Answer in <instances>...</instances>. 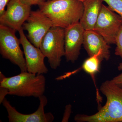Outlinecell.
Here are the masks:
<instances>
[{"label":"cell","mask_w":122,"mask_h":122,"mask_svg":"<svg viewBox=\"0 0 122 122\" xmlns=\"http://www.w3.org/2000/svg\"><path fill=\"white\" fill-rule=\"evenodd\" d=\"M100 90L106 97L103 106L94 114H78L74 117L77 122H122V88L107 80L101 84Z\"/></svg>","instance_id":"1"},{"label":"cell","mask_w":122,"mask_h":122,"mask_svg":"<svg viewBox=\"0 0 122 122\" xmlns=\"http://www.w3.org/2000/svg\"><path fill=\"white\" fill-rule=\"evenodd\" d=\"M39 6L54 26L65 29L79 22L84 10L83 2L78 0H48Z\"/></svg>","instance_id":"2"},{"label":"cell","mask_w":122,"mask_h":122,"mask_svg":"<svg viewBox=\"0 0 122 122\" xmlns=\"http://www.w3.org/2000/svg\"><path fill=\"white\" fill-rule=\"evenodd\" d=\"M0 87L7 88L10 95L39 98L45 91L46 79L43 74L26 71L7 77L0 72Z\"/></svg>","instance_id":"3"},{"label":"cell","mask_w":122,"mask_h":122,"mask_svg":"<svg viewBox=\"0 0 122 122\" xmlns=\"http://www.w3.org/2000/svg\"><path fill=\"white\" fill-rule=\"evenodd\" d=\"M39 48L48 59L51 68L57 69L65 56V29L51 27L42 38Z\"/></svg>","instance_id":"4"},{"label":"cell","mask_w":122,"mask_h":122,"mask_svg":"<svg viewBox=\"0 0 122 122\" xmlns=\"http://www.w3.org/2000/svg\"><path fill=\"white\" fill-rule=\"evenodd\" d=\"M16 30L0 25V52L2 57L17 66L21 72L27 71L24 52L20 47V39L15 35Z\"/></svg>","instance_id":"5"},{"label":"cell","mask_w":122,"mask_h":122,"mask_svg":"<svg viewBox=\"0 0 122 122\" xmlns=\"http://www.w3.org/2000/svg\"><path fill=\"white\" fill-rule=\"evenodd\" d=\"M122 26V18L103 4L94 30L109 45L115 44L116 36Z\"/></svg>","instance_id":"6"},{"label":"cell","mask_w":122,"mask_h":122,"mask_svg":"<svg viewBox=\"0 0 122 122\" xmlns=\"http://www.w3.org/2000/svg\"><path fill=\"white\" fill-rule=\"evenodd\" d=\"M26 21L23 24L22 29L28 32L27 37L30 42L39 48L42 38L51 28L54 26L40 10L31 11Z\"/></svg>","instance_id":"7"},{"label":"cell","mask_w":122,"mask_h":122,"mask_svg":"<svg viewBox=\"0 0 122 122\" xmlns=\"http://www.w3.org/2000/svg\"><path fill=\"white\" fill-rule=\"evenodd\" d=\"M23 29L19 31L20 40L23 48L27 71L36 74H43L48 72V68L45 64L44 55L40 48L33 45L27 38Z\"/></svg>","instance_id":"8"},{"label":"cell","mask_w":122,"mask_h":122,"mask_svg":"<svg viewBox=\"0 0 122 122\" xmlns=\"http://www.w3.org/2000/svg\"><path fill=\"white\" fill-rule=\"evenodd\" d=\"M40 103L38 108L32 114L21 113L13 107L9 101L5 99L2 103L7 110L9 122H52L54 117L51 112L45 113V107L47 105L48 99L44 95L39 98Z\"/></svg>","instance_id":"9"},{"label":"cell","mask_w":122,"mask_h":122,"mask_svg":"<svg viewBox=\"0 0 122 122\" xmlns=\"http://www.w3.org/2000/svg\"><path fill=\"white\" fill-rule=\"evenodd\" d=\"M7 6V10L0 16V23L18 31L29 16L31 6L20 0H10Z\"/></svg>","instance_id":"10"},{"label":"cell","mask_w":122,"mask_h":122,"mask_svg":"<svg viewBox=\"0 0 122 122\" xmlns=\"http://www.w3.org/2000/svg\"><path fill=\"white\" fill-rule=\"evenodd\" d=\"M85 30L79 22L65 29V56L67 62L74 63L78 58Z\"/></svg>","instance_id":"11"},{"label":"cell","mask_w":122,"mask_h":122,"mask_svg":"<svg viewBox=\"0 0 122 122\" xmlns=\"http://www.w3.org/2000/svg\"><path fill=\"white\" fill-rule=\"evenodd\" d=\"M83 45L89 56L98 55L102 61L110 59V45L95 30H85Z\"/></svg>","instance_id":"12"},{"label":"cell","mask_w":122,"mask_h":122,"mask_svg":"<svg viewBox=\"0 0 122 122\" xmlns=\"http://www.w3.org/2000/svg\"><path fill=\"white\" fill-rule=\"evenodd\" d=\"M103 0H85L79 23L85 30H94L103 5Z\"/></svg>","instance_id":"13"},{"label":"cell","mask_w":122,"mask_h":122,"mask_svg":"<svg viewBox=\"0 0 122 122\" xmlns=\"http://www.w3.org/2000/svg\"><path fill=\"white\" fill-rule=\"evenodd\" d=\"M102 61L98 55L89 56L83 62L80 69L89 75L95 85V75L99 72L100 65Z\"/></svg>","instance_id":"14"},{"label":"cell","mask_w":122,"mask_h":122,"mask_svg":"<svg viewBox=\"0 0 122 122\" xmlns=\"http://www.w3.org/2000/svg\"><path fill=\"white\" fill-rule=\"evenodd\" d=\"M112 11L122 18V0H103Z\"/></svg>","instance_id":"15"},{"label":"cell","mask_w":122,"mask_h":122,"mask_svg":"<svg viewBox=\"0 0 122 122\" xmlns=\"http://www.w3.org/2000/svg\"><path fill=\"white\" fill-rule=\"evenodd\" d=\"M115 44L116 47L115 54L117 56H120L122 59V26L116 36Z\"/></svg>","instance_id":"16"},{"label":"cell","mask_w":122,"mask_h":122,"mask_svg":"<svg viewBox=\"0 0 122 122\" xmlns=\"http://www.w3.org/2000/svg\"><path fill=\"white\" fill-rule=\"evenodd\" d=\"M72 105L70 104L66 106L61 122H68L72 113Z\"/></svg>","instance_id":"17"},{"label":"cell","mask_w":122,"mask_h":122,"mask_svg":"<svg viewBox=\"0 0 122 122\" xmlns=\"http://www.w3.org/2000/svg\"><path fill=\"white\" fill-rule=\"evenodd\" d=\"M20 1L25 4L31 6L33 5H39L46 0H20Z\"/></svg>","instance_id":"18"},{"label":"cell","mask_w":122,"mask_h":122,"mask_svg":"<svg viewBox=\"0 0 122 122\" xmlns=\"http://www.w3.org/2000/svg\"><path fill=\"white\" fill-rule=\"evenodd\" d=\"M113 83L122 88V72L111 80Z\"/></svg>","instance_id":"19"},{"label":"cell","mask_w":122,"mask_h":122,"mask_svg":"<svg viewBox=\"0 0 122 122\" xmlns=\"http://www.w3.org/2000/svg\"><path fill=\"white\" fill-rule=\"evenodd\" d=\"M9 95V91L7 88L0 87V103L1 104L5 98V97Z\"/></svg>","instance_id":"20"},{"label":"cell","mask_w":122,"mask_h":122,"mask_svg":"<svg viewBox=\"0 0 122 122\" xmlns=\"http://www.w3.org/2000/svg\"><path fill=\"white\" fill-rule=\"evenodd\" d=\"M10 0H0V16L4 13L5 8Z\"/></svg>","instance_id":"21"},{"label":"cell","mask_w":122,"mask_h":122,"mask_svg":"<svg viewBox=\"0 0 122 122\" xmlns=\"http://www.w3.org/2000/svg\"><path fill=\"white\" fill-rule=\"evenodd\" d=\"M118 70L122 72V62L119 63L118 66Z\"/></svg>","instance_id":"22"},{"label":"cell","mask_w":122,"mask_h":122,"mask_svg":"<svg viewBox=\"0 0 122 122\" xmlns=\"http://www.w3.org/2000/svg\"><path fill=\"white\" fill-rule=\"evenodd\" d=\"M78 0L81 1H82V2H83L85 0Z\"/></svg>","instance_id":"23"}]
</instances>
